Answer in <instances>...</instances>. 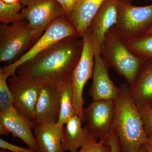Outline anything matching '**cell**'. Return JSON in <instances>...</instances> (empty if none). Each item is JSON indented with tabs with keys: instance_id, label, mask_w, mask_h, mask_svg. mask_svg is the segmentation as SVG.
<instances>
[{
	"instance_id": "cell-1",
	"label": "cell",
	"mask_w": 152,
	"mask_h": 152,
	"mask_svg": "<svg viewBox=\"0 0 152 152\" xmlns=\"http://www.w3.org/2000/svg\"><path fill=\"white\" fill-rule=\"evenodd\" d=\"M83 40L70 36L39 53L17 68L20 76L59 85L69 80L78 62Z\"/></svg>"
},
{
	"instance_id": "cell-2",
	"label": "cell",
	"mask_w": 152,
	"mask_h": 152,
	"mask_svg": "<svg viewBox=\"0 0 152 152\" xmlns=\"http://www.w3.org/2000/svg\"><path fill=\"white\" fill-rule=\"evenodd\" d=\"M114 102V127L123 152H137L147 138L137 106L131 96L128 83L120 86Z\"/></svg>"
},
{
	"instance_id": "cell-3",
	"label": "cell",
	"mask_w": 152,
	"mask_h": 152,
	"mask_svg": "<svg viewBox=\"0 0 152 152\" xmlns=\"http://www.w3.org/2000/svg\"><path fill=\"white\" fill-rule=\"evenodd\" d=\"M101 54L109 66L124 77L129 86L135 79L144 62L128 48L115 26L106 34Z\"/></svg>"
},
{
	"instance_id": "cell-4",
	"label": "cell",
	"mask_w": 152,
	"mask_h": 152,
	"mask_svg": "<svg viewBox=\"0 0 152 152\" xmlns=\"http://www.w3.org/2000/svg\"><path fill=\"white\" fill-rule=\"evenodd\" d=\"M34 44V33L26 20L0 26V61L10 65Z\"/></svg>"
},
{
	"instance_id": "cell-5",
	"label": "cell",
	"mask_w": 152,
	"mask_h": 152,
	"mask_svg": "<svg viewBox=\"0 0 152 152\" xmlns=\"http://www.w3.org/2000/svg\"><path fill=\"white\" fill-rule=\"evenodd\" d=\"M83 48L78 62L71 77L73 93V104L77 115L83 123L86 122L83 115L85 100L83 96L85 85L92 77L94 58L98 52L101 53L88 29L83 35Z\"/></svg>"
},
{
	"instance_id": "cell-6",
	"label": "cell",
	"mask_w": 152,
	"mask_h": 152,
	"mask_svg": "<svg viewBox=\"0 0 152 152\" xmlns=\"http://www.w3.org/2000/svg\"><path fill=\"white\" fill-rule=\"evenodd\" d=\"M152 26V4L139 7L120 1L115 27L124 41L145 35Z\"/></svg>"
},
{
	"instance_id": "cell-7",
	"label": "cell",
	"mask_w": 152,
	"mask_h": 152,
	"mask_svg": "<svg viewBox=\"0 0 152 152\" xmlns=\"http://www.w3.org/2000/svg\"><path fill=\"white\" fill-rule=\"evenodd\" d=\"M22 12L34 33V44L55 19L65 16L56 0H22Z\"/></svg>"
},
{
	"instance_id": "cell-8",
	"label": "cell",
	"mask_w": 152,
	"mask_h": 152,
	"mask_svg": "<svg viewBox=\"0 0 152 152\" xmlns=\"http://www.w3.org/2000/svg\"><path fill=\"white\" fill-rule=\"evenodd\" d=\"M73 36H77V32L66 16L58 17L52 22L42 35L20 59L12 64L2 67L3 70L9 77L15 73L19 66L39 53L61 40Z\"/></svg>"
},
{
	"instance_id": "cell-9",
	"label": "cell",
	"mask_w": 152,
	"mask_h": 152,
	"mask_svg": "<svg viewBox=\"0 0 152 152\" xmlns=\"http://www.w3.org/2000/svg\"><path fill=\"white\" fill-rule=\"evenodd\" d=\"M83 115L87 123L85 127L91 138L95 141L99 139L107 144L113 124L114 101H92L84 108Z\"/></svg>"
},
{
	"instance_id": "cell-10",
	"label": "cell",
	"mask_w": 152,
	"mask_h": 152,
	"mask_svg": "<svg viewBox=\"0 0 152 152\" xmlns=\"http://www.w3.org/2000/svg\"><path fill=\"white\" fill-rule=\"evenodd\" d=\"M8 84L13 96L15 108L25 118L35 123L40 82L15 73L9 77Z\"/></svg>"
},
{
	"instance_id": "cell-11",
	"label": "cell",
	"mask_w": 152,
	"mask_h": 152,
	"mask_svg": "<svg viewBox=\"0 0 152 152\" xmlns=\"http://www.w3.org/2000/svg\"><path fill=\"white\" fill-rule=\"evenodd\" d=\"M36 124L23 115L15 107L0 112V134L8 135L11 133L14 138H18L28 148L39 152V148L32 129Z\"/></svg>"
},
{
	"instance_id": "cell-12",
	"label": "cell",
	"mask_w": 152,
	"mask_h": 152,
	"mask_svg": "<svg viewBox=\"0 0 152 152\" xmlns=\"http://www.w3.org/2000/svg\"><path fill=\"white\" fill-rule=\"evenodd\" d=\"M60 110L59 85L40 82L35 108L36 124L57 122Z\"/></svg>"
},
{
	"instance_id": "cell-13",
	"label": "cell",
	"mask_w": 152,
	"mask_h": 152,
	"mask_svg": "<svg viewBox=\"0 0 152 152\" xmlns=\"http://www.w3.org/2000/svg\"><path fill=\"white\" fill-rule=\"evenodd\" d=\"M110 67L98 52L94 58L92 84L89 91L92 101H114L120 91V87L115 86L109 74Z\"/></svg>"
},
{
	"instance_id": "cell-14",
	"label": "cell",
	"mask_w": 152,
	"mask_h": 152,
	"mask_svg": "<svg viewBox=\"0 0 152 152\" xmlns=\"http://www.w3.org/2000/svg\"><path fill=\"white\" fill-rule=\"evenodd\" d=\"M119 2V0H105L88 28L101 52L106 34L116 24Z\"/></svg>"
},
{
	"instance_id": "cell-15",
	"label": "cell",
	"mask_w": 152,
	"mask_h": 152,
	"mask_svg": "<svg viewBox=\"0 0 152 152\" xmlns=\"http://www.w3.org/2000/svg\"><path fill=\"white\" fill-rule=\"evenodd\" d=\"M129 91L137 107L151 106L152 58L144 61Z\"/></svg>"
},
{
	"instance_id": "cell-16",
	"label": "cell",
	"mask_w": 152,
	"mask_h": 152,
	"mask_svg": "<svg viewBox=\"0 0 152 152\" xmlns=\"http://www.w3.org/2000/svg\"><path fill=\"white\" fill-rule=\"evenodd\" d=\"M64 125L58 122L36 124L34 134L39 152H64L62 146Z\"/></svg>"
},
{
	"instance_id": "cell-17",
	"label": "cell",
	"mask_w": 152,
	"mask_h": 152,
	"mask_svg": "<svg viewBox=\"0 0 152 152\" xmlns=\"http://www.w3.org/2000/svg\"><path fill=\"white\" fill-rule=\"evenodd\" d=\"M105 0H78L68 18L81 38Z\"/></svg>"
},
{
	"instance_id": "cell-18",
	"label": "cell",
	"mask_w": 152,
	"mask_h": 152,
	"mask_svg": "<svg viewBox=\"0 0 152 152\" xmlns=\"http://www.w3.org/2000/svg\"><path fill=\"white\" fill-rule=\"evenodd\" d=\"M83 123L80 117L76 115L65 124L62 138L64 152L75 151L89 140H92L87 129L82 127Z\"/></svg>"
},
{
	"instance_id": "cell-19",
	"label": "cell",
	"mask_w": 152,
	"mask_h": 152,
	"mask_svg": "<svg viewBox=\"0 0 152 152\" xmlns=\"http://www.w3.org/2000/svg\"><path fill=\"white\" fill-rule=\"evenodd\" d=\"M59 86L60 110L58 122L64 125L72 117L77 115L73 104L71 78L67 81L60 84Z\"/></svg>"
},
{
	"instance_id": "cell-20",
	"label": "cell",
	"mask_w": 152,
	"mask_h": 152,
	"mask_svg": "<svg viewBox=\"0 0 152 152\" xmlns=\"http://www.w3.org/2000/svg\"><path fill=\"white\" fill-rule=\"evenodd\" d=\"M133 54L143 61L152 58V34L125 41Z\"/></svg>"
},
{
	"instance_id": "cell-21",
	"label": "cell",
	"mask_w": 152,
	"mask_h": 152,
	"mask_svg": "<svg viewBox=\"0 0 152 152\" xmlns=\"http://www.w3.org/2000/svg\"><path fill=\"white\" fill-rule=\"evenodd\" d=\"M22 9L23 6L20 1L13 4H7L0 1L1 23L10 25L25 20Z\"/></svg>"
},
{
	"instance_id": "cell-22",
	"label": "cell",
	"mask_w": 152,
	"mask_h": 152,
	"mask_svg": "<svg viewBox=\"0 0 152 152\" xmlns=\"http://www.w3.org/2000/svg\"><path fill=\"white\" fill-rule=\"evenodd\" d=\"M9 76L0 68V112L13 107V96L8 83Z\"/></svg>"
},
{
	"instance_id": "cell-23",
	"label": "cell",
	"mask_w": 152,
	"mask_h": 152,
	"mask_svg": "<svg viewBox=\"0 0 152 152\" xmlns=\"http://www.w3.org/2000/svg\"><path fill=\"white\" fill-rule=\"evenodd\" d=\"M110 148L105 143L90 140L80 148L72 152H110Z\"/></svg>"
},
{
	"instance_id": "cell-24",
	"label": "cell",
	"mask_w": 152,
	"mask_h": 152,
	"mask_svg": "<svg viewBox=\"0 0 152 152\" xmlns=\"http://www.w3.org/2000/svg\"><path fill=\"white\" fill-rule=\"evenodd\" d=\"M147 136L152 135V109L151 106L138 107Z\"/></svg>"
},
{
	"instance_id": "cell-25",
	"label": "cell",
	"mask_w": 152,
	"mask_h": 152,
	"mask_svg": "<svg viewBox=\"0 0 152 152\" xmlns=\"http://www.w3.org/2000/svg\"><path fill=\"white\" fill-rule=\"evenodd\" d=\"M107 144L110 148V152H123L119 140L113 126L109 135Z\"/></svg>"
},
{
	"instance_id": "cell-26",
	"label": "cell",
	"mask_w": 152,
	"mask_h": 152,
	"mask_svg": "<svg viewBox=\"0 0 152 152\" xmlns=\"http://www.w3.org/2000/svg\"><path fill=\"white\" fill-rule=\"evenodd\" d=\"M0 148L10 152H36L31 149L19 146L0 138Z\"/></svg>"
},
{
	"instance_id": "cell-27",
	"label": "cell",
	"mask_w": 152,
	"mask_h": 152,
	"mask_svg": "<svg viewBox=\"0 0 152 152\" xmlns=\"http://www.w3.org/2000/svg\"><path fill=\"white\" fill-rule=\"evenodd\" d=\"M63 7L65 12V16L68 18L72 10L78 0H56Z\"/></svg>"
},
{
	"instance_id": "cell-28",
	"label": "cell",
	"mask_w": 152,
	"mask_h": 152,
	"mask_svg": "<svg viewBox=\"0 0 152 152\" xmlns=\"http://www.w3.org/2000/svg\"><path fill=\"white\" fill-rule=\"evenodd\" d=\"M144 145L149 152H152V135L148 136Z\"/></svg>"
},
{
	"instance_id": "cell-29",
	"label": "cell",
	"mask_w": 152,
	"mask_h": 152,
	"mask_svg": "<svg viewBox=\"0 0 152 152\" xmlns=\"http://www.w3.org/2000/svg\"><path fill=\"white\" fill-rule=\"evenodd\" d=\"M2 1L3 2L6 3L7 4H12L17 2L20 1V0H0Z\"/></svg>"
},
{
	"instance_id": "cell-30",
	"label": "cell",
	"mask_w": 152,
	"mask_h": 152,
	"mask_svg": "<svg viewBox=\"0 0 152 152\" xmlns=\"http://www.w3.org/2000/svg\"><path fill=\"white\" fill-rule=\"evenodd\" d=\"M137 152H149L147 149L145 145H142V146L140 147V148L138 150Z\"/></svg>"
},
{
	"instance_id": "cell-31",
	"label": "cell",
	"mask_w": 152,
	"mask_h": 152,
	"mask_svg": "<svg viewBox=\"0 0 152 152\" xmlns=\"http://www.w3.org/2000/svg\"><path fill=\"white\" fill-rule=\"evenodd\" d=\"M120 1L124 2L132 3L133 0H119Z\"/></svg>"
},
{
	"instance_id": "cell-32",
	"label": "cell",
	"mask_w": 152,
	"mask_h": 152,
	"mask_svg": "<svg viewBox=\"0 0 152 152\" xmlns=\"http://www.w3.org/2000/svg\"><path fill=\"white\" fill-rule=\"evenodd\" d=\"M151 34H152V26L150 28L148 31V32H147L146 35Z\"/></svg>"
},
{
	"instance_id": "cell-33",
	"label": "cell",
	"mask_w": 152,
	"mask_h": 152,
	"mask_svg": "<svg viewBox=\"0 0 152 152\" xmlns=\"http://www.w3.org/2000/svg\"><path fill=\"white\" fill-rule=\"evenodd\" d=\"M0 152H10L9 151H7V150L3 149H1V150H0Z\"/></svg>"
},
{
	"instance_id": "cell-34",
	"label": "cell",
	"mask_w": 152,
	"mask_h": 152,
	"mask_svg": "<svg viewBox=\"0 0 152 152\" xmlns=\"http://www.w3.org/2000/svg\"><path fill=\"white\" fill-rule=\"evenodd\" d=\"M151 109H152V103L151 104Z\"/></svg>"
},
{
	"instance_id": "cell-35",
	"label": "cell",
	"mask_w": 152,
	"mask_h": 152,
	"mask_svg": "<svg viewBox=\"0 0 152 152\" xmlns=\"http://www.w3.org/2000/svg\"><path fill=\"white\" fill-rule=\"evenodd\" d=\"M149 1H152V0H149Z\"/></svg>"
},
{
	"instance_id": "cell-36",
	"label": "cell",
	"mask_w": 152,
	"mask_h": 152,
	"mask_svg": "<svg viewBox=\"0 0 152 152\" xmlns=\"http://www.w3.org/2000/svg\"><path fill=\"white\" fill-rule=\"evenodd\" d=\"M22 0H20V1H22Z\"/></svg>"
}]
</instances>
